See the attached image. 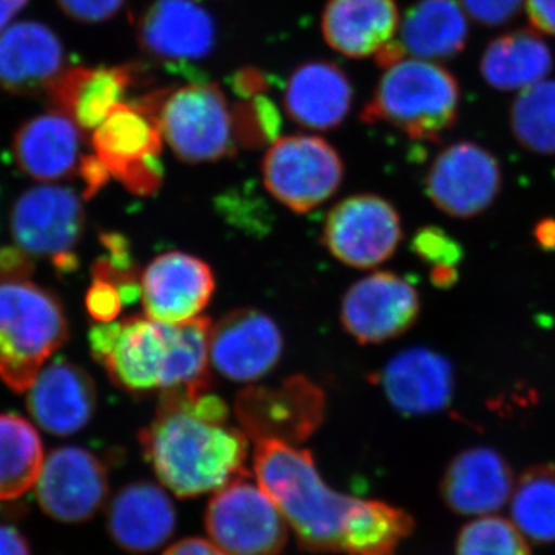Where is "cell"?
Returning a JSON list of instances; mask_svg holds the SVG:
<instances>
[{
  "label": "cell",
  "mask_w": 555,
  "mask_h": 555,
  "mask_svg": "<svg viewBox=\"0 0 555 555\" xmlns=\"http://www.w3.org/2000/svg\"><path fill=\"white\" fill-rule=\"evenodd\" d=\"M243 429L201 415L181 392H163L158 414L139 434L142 454L160 485L179 499L217 492L248 476Z\"/></svg>",
  "instance_id": "cell-1"
},
{
  "label": "cell",
  "mask_w": 555,
  "mask_h": 555,
  "mask_svg": "<svg viewBox=\"0 0 555 555\" xmlns=\"http://www.w3.org/2000/svg\"><path fill=\"white\" fill-rule=\"evenodd\" d=\"M254 473L275 503L306 553L343 551V535L357 496L335 491L318 473L308 449L278 440H259Z\"/></svg>",
  "instance_id": "cell-2"
},
{
  "label": "cell",
  "mask_w": 555,
  "mask_h": 555,
  "mask_svg": "<svg viewBox=\"0 0 555 555\" xmlns=\"http://www.w3.org/2000/svg\"><path fill=\"white\" fill-rule=\"evenodd\" d=\"M459 107V82L449 69L406 57L386 68L361 119L389 124L416 141L436 142L455 126Z\"/></svg>",
  "instance_id": "cell-3"
},
{
  "label": "cell",
  "mask_w": 555,
  "mask_h": 555,
  "mask_svg": "<svg viewBox=\"0 0 555 555\" xmlns=\"http://www.w3.org/2000/svg\"><path fill=\"white\" fill-rule=\"evenodd\" d=\"M68 338L67 318L46 288L0 281V379L27 392L40 367Z\"/></svg>",
  "instance_id": "cell-4"
},
{
  "label": "cell",
  "mask_w": 555,
  "mask_h": 555,
  "mask_svg": "<svg viewBox=\"0 0 555 555\" xmlns=\"http://www.w3.org/2000/svg\"><path fill=\"white\" fill-rule=\"evenodd\" d=\"M160 134L184 163H214L235 147V119L217 86L196 82L153 94Z\"/></svg>",
  "instance_id": "cell-5"
},
{
  "label": "cell",
  "mask_w": 555,
  "mask_h": 555,
  "mask_svg": "<svg viewBox=\"0 0 555 555\" xmlns=\"http://www.w3.org/2000/svg\"><path fill=\"white\" fill-rule=\"evenodd\" d=\"M210 542L228 555H281L288 525L250 474L218 489L204 513Z\"/></svg>",
  "instance_id": "cell-6"
},
{
  "label": "cell",
  "mask_w": 555,
  "mask_h": 555,
  "mask_svg": "<svg viewBox=\"0 0 555 555\" xmlns=\"http://www.w3.org/2000/svg\"><path fill=\"white\" fill-rule=\"evenodd\" d=\"M345 167L337 150L324 139H278L262 160V178L270 195L283 206L308 214L334 196Z\"/></svg>",
  "instance_id": "cell-7"
},
{
  "label": "cell",
  "mask_w": 555,
  "mask_h": 555,
  "mask_svg": "<svg viewBox=\"0 0 555 555\" xmlns=\"http://www.w3.org/2000/svg\"><path fill=\"white\" fill-rule=\"evenodd\" d=\"M91 144L109 175L134 195H152L163 184V134L158 119L137 101L122 102L113 109L93 130Z\"/></svg>",
  "instance_id": "cell-8"
},
{
  "label": "cell",
  "mask_w": 555,
  "mask_h": 555,
  "mask_svg": "<svg viewBox=\"0 0 555 555\" xmlns=\"http://www.w3.org/2000/svg\"><path fill=\"white\" fill-rule=\"evenodd\" d=\"M326 414V397L302 375L278 386H248L235 401L241 429L251 440L298 444L317 433Z\"/></svg>",
  "instance_id": "cell-9"
},
{
  "label": "cell",
  "mask_w": 555,
  "mask_h": 555,
  "mask_svg": "<svg viewBox=\"0 0 555 555\" xmlns=\"http://www.w3.org/2000/svg\"><path fill=\"white\" fill-rule=\"evenodd\" d=\"M401 240L400 214L377 195L350 196L332 208L324 221V246L350 268H377L396 254Z\"/></svg>",
  "instance_id": "cell-10"
},
{
  "label": "cell",
  "mask_w": 555,
  "mask_h": 555,
  "mask_svg": "<svg viewBox=\"0 0 555 555\" xmlns=\"http://www.w3.org/2000/svg\"><path fill=\"white\" fill-rule=\"evenodd\" d=\"M503 173L499 159L474 142H456L438 153L426 175V192L438 210L452 218L485 214L499 198Z\"/></svg>",
  "instance_id": "cell-11"
},
{
  "label": "cell",
  "mask_w": 555,
  "mask_h": 555,
  "mask_svg": "<svg viewBox=\"0 0 555 555\" xmlns=\"http://www.w3.org/2000/svg\"><path fill=\"white\" fill-rule=\"evenodd\" d=\"M422 299L414 284L390 272L372 273L346 292L341 324L360 345L401 337L415 326Z\"/></svg>",
  "instance_id": "cell-12"
},
{
  "label": "cell",
  "mask_w": 555,
  "mask_h": 555,
  "mask_svg": "<svg viewBox=\"0 0 555 555\" xmlns=\"http://www.w3.org/2000/svg\"><path fill=\"white\" fill-rule=\"evenodd\" d=\"M108 473L96 455L82 448L54 449L43 460L36 499L40 509L62 524H86L108 499Z\"/></svg>",
  "instance_id": "cell-13"
},
{
  "label": "cell",
  "mask_w": 555,
  "mask_h": 555,
  "mask_svg": "<svg viewBox=\"0 0 555 555\" xmlns=\"http://www.w3.org/2000/svg\"><path fill=\"white\" fill-rule=\"evenodd\" d=\"M138 36L149 54L188 75L214 50L217 28L196 0H155L139 22Z\"/></svg>",
  "instance_id": "cell-14"
},
{
  "label": "cell",
  "mask_w": 555,
  "mask_h": 555,
  "mask_svg": "<svg viewBox=\"0 0 555 555\" xmlns=\"http://www.w3.org/2000/svg\"><path fill=\"white\" fill-rule=\"evenodd\" d=\"M215 292V275L203 259L167 251L153 259L141 276L145 317L156 323L182 324L201 317Z\"/></svg>",
  "instance_id": "cell-15"
},
{
  "label": "cell",
  "mask_w": 555,
  "mask_h": 555,
  "mask_svg": "<svg viewBox=\"0 0 555 555\" xmlns=\"http://www.w3.org/2000/svg\"><path fill=\"white\" fill-rule=\"evenodd\" d=\"M283 349L280 327L259 310H232L211 324V363L232 382L254 383L264 377L276 366Z\"/></svg>",
  "instance_id": "cell-16"
},
{
  "label": "cell",
  "mask_w": 555,
  "mask_h": 555,
  "mask_svg": "<svg viewBox=\"0 0 555 555\" xmlns=\"http://www.w3.org/2000/svg\"><path fill=\"white\" fill-rule=\"evenodd\" d=\"M83 222L82 203L72 189L42 185L27 190L14 204L11 229L22 250L54 259L72 254Z\"/></svg>",
  "instance_id": "cell-17"
},
{
  "label": "cell",
  "mask_w": 555,
  "mask_h": 555,
  "mask_svg": "<svg viewBox=\"0 0 555 555\" xmlns=\"http://www.w3.org/2000/svg\"><path fill=\"white\" fill-rule=\"evenodd\" d=\"M513 466L494 448L463 449L449 462L440 481L444 505L465 517L492 516L513 495Z\"/></svg>",
  "instance_id": "cell-18"
},
{
  "label": "cell",
  "mask_w": 555,
  "mask_h": 555,
  "mask_svg": "<svg viewBox=\"0 0 555 555\" xmlns=\"http://www.w3.org/2000/svg\"><path fill=\"white\" fill-rule=\"evenodd\" d=\"M389 403L404 415L437 414L455 390L451 361L429 347H411L390 358L377 375Z\"/></svg>",
  "instance_id": "cell-19"
},
{
  "label": "cell",
  "mask_w": 555,
  "mask_h": 555,
  "mask_svg": "<svg viewBox=\"0 0 555 555\" xmlns=\"http://www.w3.org/2000/svg\"><path fill=\"white\" fill-rule=\"evenodd\" d=\"M178 514L166 489L152 481L120 488L109 502L107 529L113 542L131 554H147L169 542Z\"/></svg>",
  "instance_id": "cell-20"
},
{
  "label": "cell",
  "mask_w": 555,
  "mask_h": 555,
  "mask_svg": "<svg viewBox=\"0 0 555 555\" xmlns=\"http://www.w3.org/2000/svg\"><path fill=\"white\" fill-rule=\"evenodd\" d=\"M467 40V21L455 0H422L408 11L398 39L377 54L382 67L414 60H449L463 51Z\"/></svg>",
  "instance_id": "cell-21"
},
{
  "label": "cell",
  "mask_w": 555,
  "mask_h": 555,
  "mask_svg": "<svg viewBox=\"0 0 555 555\" xmlns=\"http://www.w3.org/2000/svg\"><path fill=\"white\" fill-rule=\"evenodd\" d=\"M62 67L64 46L46 24L17 22L0 35V87L9 93H46Z\"/></svg>",
  "instance_id": "cell-22"
},
{
  "label": "cell",
  "mask_w": 555,
  "mask_h": 555,
  "mask_svg": "<svg viewBox=\"0 0 555 555\" xmlns=\"http://www.w3.org/2000/svg\"><path fill=\"white\" fill-rule=\"evenodd\" d=\"M28 409L47 433L73 436L89 425L96 411L93 379L67 361L51 364L28 389Z\"/></svg>",
  "instance_id": "cell-23"
},
{
  "label": "cell",
  "mask_w": 555,
  "mask_h": 555,
  "mask_svg": "<svg viewBox=\"0 0 555 555\" xmlns=\"http://www.w3.org/2000/svg\"><path fill=\"white\" fill-rule=\"evenodd\" d=\"M133 79L130 67L62 69L47 89L51 108L69 116L80 130H94L122 104Z\"/></svg>",
  "instance_id": "cell-24"
},
{
  "label": "cell",
  "mask_w": 555,
  "mask_h": 555,
  "mask_svg": "<svg viewBox=\"0 0 555 555\" xmlns=\"http://www.w3.org/2000/svg\"><path fill=\"white\" fill-rule=\"evenodd\" d=\"M167 356V324L130 317L120 321L119 337L102 366L115 385L131 393H145L163 386Z\"/></svg>",
  "instance_id": "cell-25"
},
{
  "label": "cell",
  "mask_w": 555,
  "mask_h": 555,
  "mask_svg": "<svg viewBox=\"0 0 555 555\" xmlns=\"http://www.w3.org/2000/svg\"><path fill=\"white\" fill-rule=\"evenodd\" d=\"M400 25L393 0H331L324 9V39L347 57L378 54Z\"/></svg>",
  "instance_id": "cell-26"
},
{
  "label": "cell",
  "mask_w": 555,
  "mask_h": 555,
  "mask_svg": "<svg viewBox=\"0 0 555 555\" xmlns=\"http://www.w3.org/2000/svg\"><path fill=\"white\" fill-rule=\"evenodd\" d=\"M284 107L292 120L306 129H335L352 107V87L337 65L310 62L287 80Z\"/></svg>",
  "instance_id": "cell-27"
},
{
  "label": "cell",
  "mask_w": 555,
  "mask_h": 555,
  "mask_svg": "<svg viewBox=\"0 0 555 555\" xmlns=\"http://www.w3.org/2000/svg\"><path fill=\"white\" fill-rule=\"evenodd\" d=\"M78 124L60 112L36 116L17 130L13 153L17 166L38 181L67 178L78 167Z\"/></svg>",
  "instance_id": "cell-28"
},
{
  "label": "cell",
  "mask_w": 555,
  "mask_h": 555,
  "mask_svg": "<svg viewBox=\"0 0 555 555\" xmlns=\"http://www.w3.org/2000/svg\"><path fill=\"white\" fill-rule=\"evenodd\" d=\"M554 60L545 40L535 33H507L492 40L481 56V75L496 90H526L550 75Z\"/></svg>",
  "instance_id": "cell-29"
},
{
  "label": "cell",
  "mask_w": 555,
  "mask_h": 555,
  "mask_svg": "<svg viewBox=\"0 0 555 555\" xmlns=\"http://www.w3.org/2000/svg\"><path fill=\"white\" fill-rule=\"evenodd\" d=\"M210 331L207 317L167 324L169 356L164 367L163 392H181L195 400L210 392Z\"/></svg>",
  "instance_id": "cell-30"
},
{
  "label": "cell",
  "mask_w": 555,
  "mask_h": 555,
  "mask_svg": "<svg viewBox=\"0 0 555 555\" xmlns=\"http://www.w3.org/2000/svg\"><path fill=\"white\" fill-rule=\"evenodd\" d=\"M414 529V517L408 511L383 500L357 499L343 535L341 554L396 555Z\"/></svg>",
  "instance_id": "cell-31"
},
{
  "label": "cell",
  "mask_w": 555,
  "mask_h": 555,
  "mask_svg": "<svg viewBox=\"0 0 555 555\" xmlns=\"http://www.w3.org/2000/svg\"><path fill=\"white\" fill-rule=\"evenodd\" d=\"M38 430L20 415H0V500H16L38 481L43 466Z\"/></svg>",
  "instance_id": "cell-32"
},
{
  "label": "cell",
  "mask_w": 555,
  "mask_h": 555,
  "mask_svg": "<svg viewBox=\"0 0 555 555\" xmlns=\"http://www.w3.org/2000/svg\"><path fill=\"white\" fill-rule=\"evenodd\" d=\"M511 518L537 545L555 543V463L529 466L509 500Z\"/></svg>",
  "instance_id": "cell-33"
},
{
  "label": "cell",
  "mask_w": 555,
  "mask_h": 555,
  "mask_svg": "<svg viewBox=\"0 0 555 555\" xmlns=\"http://www.w3.org/2000/svg\"><path fill=\"white\" fill-rule=\"evenodd\" d=\"M511 130L521 147L555 155V80H542L518 94L511 107Z\"/></svg>",
  "instance_id": "cell-34"
},
{
  "label": "cell",
  "mask_w": 555,
  "mask_h": 555,
  "mask_svg": "<svg viewBox=\"0 0 555 555\" xmlns=\"http://www.w3.org/2000/svg\"><path fill=\"white\" fill-rule=\"evenodd\" d=\"M456 555H532L529 540L520 529L503 517L483 516L460 529Z\"/></svg>",
  "instance_id": "cell-35"
},
{
  "label": "cell",
  "mask_w": 555,
  "mask_h": 555,
  "mask_svg": "<svg viewBox=\"0 0 555 555\" xmlns=\"http://www.w3.org/2000/svg\"><path fill=\"white\" fill-rule=\"evenodd\" d=\"M412 251L425 264L433 268H459L465 258L462 244L449 235L447 230L427 225L420 229L412 238Z\"/></svg>",
  "instance_id": "cell-36"
},
{
  "label": "cell",
  "mask_w": 555,
  "mask_h": 555,
  "mask_svg": "<svg viewBox=\"0 0 555 555\" xmlns=\"http://www.w3.org/2000/svg\"><path fill=\"white\" fill-rule=\"evenodd\" d=\"M87 310L98 323H112L124 308L118 287L105 280H96L87 292Z\"/></svg>",
  "instance_id": "cell-37"
},
{
  "label": "cell",
  "mask_w": 555,
  "mask_h": 555,
  "mask_svg": "<svg viewBox=\"0 0 555 555\" xmlns=\"http://www.w3.org/2000/svg\"><path fill=\"white\" fill-rule=\"evenodd\" d=\"M470 17L488 27H499L516 17L525 0H460Z\"/></svg>",
  "instance_id": "cell-38"
},
{
  "label": "cell",
  "mask_w": 555,
  "mask_h": 555,
  "mask_svg": "<svg viewBox=\"0 0 555 555\" xmlns=\"http://www.w3.org/2000/svg\"><path fill=\"white\" fill-rule=\"evenodd\" d=\"M126 0H57L61 10L72 20L98 24L115 16Z\"/></svg>",
  "instance_id": "cell-39"
},
{
  "label": "cell",
  "mask_w": 555,
  "mask_h": 555,
  "mask_svg": "<svg viewBox=\"0 0 555 555\" xmlns=\"http://www.w3.org/2000/svg\"><path fill=\"white\" fill-rule=\"evenodd\" d=\"M33 262L21 247L0 248V281H22L30 276Z\"/></svg>",
  "instance_id": "cell-40"
},
{
  "label": "cell",
  "mask_w": 555,
  "mask_h": 555,
  "mask_svg": "<svg viewBox=\"0 0 555 555\" xmlns=\"http://www.w3.org/2000/svg\"><path fill=\"white\" fill-rule=\"evenodd\" d=\"M102 246L107 248L108 257L105 261L108 262L109 268L118 270L122 273L138 272L131 262L130 244L126 236L119 233L105 232L100 236Z\"/></svg>",
  "instance_id": "cell-41"
},
{
  "label": "cell",
  "mask_w": 555,
  "mask_h": 555,
  "mask_svg": "<svg viewBox=\"0 0 555 555\" xmlns=\"http://www.w3.org/2000/svg\"><path fill=\"white\" fill-rule=\"evenodd\" d=\"M79 175L86 182V192H83V198L86 199H91L94 195H98L112 178L107 167L98 156H83L79 164Z\"/></svg>",
  "instance_id": "cell-42"
},
{
  "label": "cell",
  "mask_w": 555,
  "mask_h": 555,
  "mask_svg": "<svg viewBox=\"0 0 555 555\" xmlns=\"http://www.w3.org/2000/svg\"><path fill=\"white\" fill-rule=\"evenodd\" d=\"M120 321H112V323H100L91 327L89 341L91 356L98 363H104L105 358L112 352L116 339L119 337Z\"/></svg>",
  "instance_id": "cell-43"
},
{
  "label": "cell",
  "mask_w": 555,
  "mask_h": 555,
  "mask_svg": "<svg viewBox=\"0 0 555 555\" xmlns=\"http://www.w3.org/2000/svg\"><path fill=\"white\" fill-rule=\"evenodd\" d=\"M526 13L532 27L555 36V0H526Z\"/></svg>",
  "instance_id": "cell-44"
},
{
  "label": "cell",
  "mask_w": 555,
  "mask_h": 555,
  "mask_svg": "<svg viewBox=\"0 0 555 555\" xmlns=\"http://www.w3.org/2000/svg\"><path fill=\"white\" fill-rule=\"evenodd\" d=\"M163 555H228L214 542L199 537H189V539L179 540L173 545L167 547Z\"/></svg>",
  "instance_id": "cell-45"
},
{
  "label": "cell",
  "mask_w": 555,
  "mask_h": 555,
  "mask_svg": "<svg viewBox=\"0 0 555 555\" xmlns=\"http://www.w3.org/2000/svg\"><path fill=\"white\" fill-rule=\"evenodd\" d=\"M0 555H33L27 537L14 526L0 525Z\"/></svg>",
  "instance_id": "cell-46"
},
{
  "label": "cell",
  "mask_w": 555,
  "mask_h": 555,
  "mask_svg": "<svg viewBox=\"0 0 555 555\" xmlns=\"http://www.w3.org/2000/svg\"><path fill=\"white\" fill-rule=\"evenodd\" d=\"M534 238L540 248L555 251V218H543L534 228Z\"/></svg>",
  "instance_id": "cell-47"
},
{
  "label": "cell",
  "mask_w": 555,
  "mask_h": 555,
  "mask_svg": "<svg viewBox=\"0 0 555 555\" xmlns=\"http://www.w3.org/2000/svg\"><path fill=\"white\" fill-rule=\"evenodd\" d=\"M430 281L438 288H451L459 283V268H433Z\"/></svg>",
  "instance_id": "cell-48"
},
{
  "label": "cell",
  "mask_w": 555,
  "mask_h": 555,
  "mask_svg": "<svg viewBox=\"0 0 555 555\" xmlns=\"http://www.w3.org/2000/svg\"><path fill=\"white\" fill-rule=\"evenodd\" d=\"M27 3L28 0H0V35Z\"/></svg>",
  "instance_id": "cell-49"
}]
</instances>
